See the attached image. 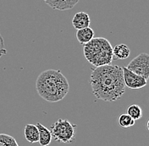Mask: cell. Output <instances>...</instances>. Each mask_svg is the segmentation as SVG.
Instances as JSON below:
<instances>
[{"label":"cell","mask_w":149,"mask_h":146,"mask_svg":"<svg viewBox=\"0 0 149 146\" xmlns=\"http://www.w3.org/2000/svg\"><path fill=\"white\" fill-rule=\"evenodd\" d=\"M90 84L95 97L107 102L120 100L125 92L123 70L117 65L109 64L93 69Z\"/></svg>","instance_id":"1"},{"label":"cell","mask_w":149,"mask_h":146,"mask_svg":"<svg viewBox=\"0 0 149 146\" xmlns=\"http://www.w3.org/2000/svg\"><path fill=\"white\" fill-rule=\"evenodd\" d=\"M36 90L41 98L54 103L62 100L70 91L68 80L60 70L47 69L38 75Z\"/></svg>","instance_id":"2"},{"label":"cell","mask_w":149,"mask_h":146,"mask_svg":"<svg viewBox=\"0 0 149 146\" xmlns=\"http://www.w3.org/2000/svg\"><path fill=\"white\" fill-rule=\"evenodd\" d=\"M83 53L86 61L95 68L111 64L113 60V46L104 37L93 38L83 45Z\"/></svg>","instance_id":"3"},{"label":"cell","mask_w":149,"mask_h":146,"mask_svg":"<svg viewBox=\"0 0 149 146\" xmlns=\"http://www.w3.org/2000/svg\"><path fill=\"white\" fill-rule=\"evenodd\" d=\"M76 125L67 119H58L51 125V134L54 140L60 143H71L75 138Z\"/></svg>","instance_id":"4"},{"label":"cell","mask_w":149,"mask_h":146,"mask_svg":"<svg viewBox=\"0 0 149 146\" xmlns=\"http://www.w3.org/2000/svg\"><path fill=\"white\" fill-rule=\"evenodd\" d=\"M126 68L148 80L149 78V55L146 53H141L134 57Z\"/></svg>","instance_id":"5"},{"label":"cell","mask_w":149,"mask_h":146,"mask_svg":"<svg viewBox=\"0 0 149 146\" xmlns=\"http://www.w3.org/2000/svg\"><path fill=\"white\" fill-rule=\"evenodd\" d=\"M122 70H123V79L125 87H128L132 90H137L143 88L147 85L148 80H145L142 76H140L136 73H133L126 67H122Z\"/></svg>","instance_id":"6"},{"label":"cell","mask_w":149,"mask_h":146,"mask_svg":"<svg viewBox=\"0 0 149 146\" xmlns=\"http://www.w3.org/2000/svg\"><path fill=\"white\" fill-rule=\"evenodd\" d=\"M47 4L55 10H69L72 9L79 3L80 0H43Z\"/></svg>","instance_id":"7"},{"label":"cell","mask_w":149,"mask_h":146,"mask_svg":"<svg viewBox=\"0 0 149 146\" xmlns=\"http://www.w3.org/2000/svg\"><path fill=\"white\" fill-rule=\"evenodd\" d=\"M90 24H91V19L89 15L83 11L76 13L72 19V26L76 30L89 27Z\"/></svg>","instance_id":"8"},{"label":"cell","mask_w":149,"mask_h":146,"mask_svg":"<svg viewBox=\"0 0 149 146\" xmlns=\"http://www.w3.org/2000/svg\"><path fill=\"white\" fill-rule=\"evenodd\" d=\"M36 126L39 133L38 143L41 146H48L52 141V134H51L50 130L40 122H37Z\"/></svg>","instance_id":"9"},{"label":"cell","mask_w":149,"mask_h":146,"mask_svg":"<svg viewBox=\"0 0 149 146\" xmlns=\"http://www.w3.org/2000/svg\"><path fill=\"white\" fill-rule=\"evenodd\" d=\"M24 134L26 139L31 144L37 143L39 140V133L36 124H26L24 129Z\"/></svg>","instance_id":"10"},{"label":"cell","mask_w":149,"mask_h":146,"mask_svg":"<svg viewBox=\"0 0 149 146\" xmlns=\"http://www.w3.org/2000/svg\"><path fill=\"white\" fill-rule=\"evenodd\" d=\"M93 38H94V30L90 26L81 30H77L76 39L78 40L80 44L85 45L88 43Z\"/></svg>","instance_id":"11"},{"label":"cell","mask_w":149,"mask_h":146,"mask_svg":"<svg viewBox=\"0 0 149 146\" xmlns=\"http://www.w3.org/2000/svg\"><path fill=\"white\" fill-rule=\"evenodd\" d=\"M130 54V50L125 44H118L113 47V56L114 59H126Z\"/></svg>","instance_id":"12"},{"label":"cell","mask_w":149,"mask_h":146,"mask_svg":"<svg viewBox=\"0 0 149 146\" xmlns=\"http://www.w3.org/2000/svg\"><path fill=\"white\" fill-rule=\"evenodd\" d=\"M126 114H128L131 118L136 121V120L141 119V118L142 117L143 111H142V109L139 105L133 104V105H130V107L127 108Z\"/></svg>","instance_id":"13"},{"label":"cell","mask_w":149,"mask_h":146,"mask_svg":"<svg viewBox=\"0 0 149 146\" xmlns=\"http://www.w3.org/2000/svg\"><path fill=\"white\" fill-rule=\"evenodd\" d=\"M135 122H136V121L131 118L126 113L121 114L118 118V123L121 128H130L131 126H134Z\"/></svg>","instance_id":"14"},{"label":"cell","mask_w":149,"mask_h":146,"mask_svg":"<svg viewBox=\"0 0 149 146\" xmlns=\"http://www.w3.org/2000/svg\"><path fill=\"white\" fill-rule=\"evenodd\" d=\"M0 146H19L15 138L6 134H0Z\"/></svg>","instance_id":"15"},{"label":"cell","mask_w":149,"mask_h":146,"mask_svg":"<svg viewBox=\"0 0 149 146\" xmlns=\"http://www.w3.org/2000/svg\"><path fill=\"white\" fill-rule=\"evenodd\" d=\"M6 54H7V50L4 47V41H3V37L0 33V58Z\"/></svg>","instance_id":"16"}]
</instances>
